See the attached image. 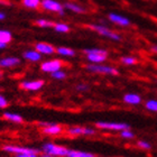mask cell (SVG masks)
Instances as JSON below:
<instances>
[{
	"instance_id": "21",
	"label": "cell",
	"mask_w": 157,
	"mask_h": 157,
	"mask_svg": "<svg viewBox=\"0 0 157 157\" xmlns=\"http://www.w3.org/2000/svg\"><path fill=\"white\" fill-rule=\"evenodd\" d=\"M66 157H99L90 151H78V149H70Z\"/></svg>"
},
{
	"instance_id": "12",
	"label": "cell",
	"mask_w": 157,
	"mask_h": 157,
	"mask_svg": "<svg viewBox=\"0 0 157 157\" xmlns=\"http://www.w3.org/2000/svg\"><path fill=\"white\" fill-rule=\"evenodd\" d=\"M21 59L17 56H5L0 59V69L7 70V69H13L20 65Z\"/></svg>"
},
{
	"instance_id": "9",
	"label": "cell",
	"mask_w": 157,
	"mask_h": 157,
	"mask_svg": "<svg viewBox=\"0 0 157 157\" xmlns=\"http://www.w3.org/2000/svg\"><path fill=\"white\" fill-rule=\"evenodd\" d=\"M65 132L70 136H94L97 134L93 127H85V126H71V127L66 128Z\"/></svg>"
},
{
	"instance_id": "18",
	"label": "cell",
	"mask_w": 157,
	"mask_h": 157,
	"mask_svg": "<svg viewBox=\"0 0 157 157\" xmlns=\"http://www.w3.org/2000/svg\"><path fill=\"white\" fill-rule=\"evenodd\" d=\"M64 8H65V10L72 11L73 13H78V15H83V13H86V9L84 7L76 2H73V1H66L64 3Z\"/></svg>"
},
{
	"instance_id": "31",
	"label": "cell",
	"mask_w": 157,
	"mask_h": 157,
	"mask_svg": "<svg viewBox=\"0 0 157 157\" xmlns=\"http://www.w3.org/2000/svg\"><path fill=\"white\" fill-rule=\"evenodd\" d=\"M9 105V101L3 94H0V109H6Z\"/></svg>"
},
{
	"instance_id": "29",
	"label": "cell",
	"mask_w": 157,
	"mask_h": 157,
	"mask_svg": "<svg viewBox=\"0 0 157 157\" xmlns=\"http://www.w3.org/2000/svg\"><path fill=\"white\" fill-rule=\"evenodd\" d=\"M136 145H137L138 148H140V149H143V151H149V149H151V147H153L149 141L144 140V139L138 140L137 143H136Z\"/></svg>"
},
{
	"instance_id": "33",
	"label": "cell",
	"mask_w": 157,
	"mask_h": 157,
	"mask_svg": "<svg viewBox=\"0 0 157 157\" xmlns=\"http://www.w3.org/2000/svg\"><path fill=\"white\" fill-rule=\"evenodd\" d=\"M151 52L154 53V54H157V44L151 46Z\"/></svg>"
},
{
	"instance_id": "4",
	"label": "cell",
	"mask_w": 157,
	"mask_h": 157,
	"mask_svg": "<svg viewBox=\"0 0 157 157\" xmlns=\"http://www.w3.org/2000/svg\"><path fill=\"white\" fill-rule=\"evenodd\" d=\"M70 149L67 147H65V146L54 144L52 141L44 143V144L42 145V148H40V151L52 155V156H54V157H66Z\"/></svg>"
},
{
	"instance_id": "27",
	"label": "cell",
	"mask_w": 157,
	"mask_h": 157,
	"mask_svg": "<svg viewBox=\"0 0 157 157\" xmlns=\"http://www.w3.org/2000/svg\"><path fill=\"white\" fill-rule=\"evenodd\" d=\"M144 107L148 111L157 112V100H155V99H149V100H147V101L145 102Z\"/></svg>"
},
{
	"instance_id": "35",
	"label": "cell",
	"mask_w": 157,
	"mask_h": 157,
	"mask_svg": "<svg viewBox=\"0 0 157 157\" xmlns=\"http://www.w3.org/2000/svg\"><path fill=\"white\" fill-rule=\"evenodd\" d=\"M39 157H54V156H52V155H49V154H46V153H40L39 154Z\"/></svg>"
},
{
	"instance_id": "20",
	"label": "cell",
	"mask_w": 157,
	"mask_h": 157,
	"mask_svg": "<svg viewBox=\"0 0 157 157\" xmlns=\"http://www.w3.org/2000/svg\"><path fill=\"white\" fill-rule=\"evenodd\" d=\"M42 0H21V6L26 9L36 10L40 8Z\"/></svg>"
},
{
	"instance_id": "8",
	"label": "cell",
	"mask_w": 157,
	"mask_h": 157,
	"mask_svg": "<svg viewBox=\"0 0 157 157\" xmlns=\"http://www.w3.org/2000/svg\"><path fill=\"white\" fill-rule=\"evenodd\" d=\"M63 66H64V62L59 59H47V61H44V62L40 63V71L44 73H47V74H52V73L59 71V70H63Z\"/></svg>"
},
{
	"instance_id": "5",
	"label": "cell",
	"mask_w": 157,
	"mask_h": 157,
	"mask_svg": "<svg viewBox=\"0 0 157 157\" xmlns=\"http://www.w3.org/2000/svg\"><path fill=\"white\" fill-rule=\"evenodd\" d=\"M3 151H6L8 154L18 155V154H40V151L36 148L27 147V146H19V145H13L7 144L3 145L1 148Z\"/></svg>"
},
{
	"instance_id": "19",
	"label": "cell",
	"mask_w": 157,
	"mask_h": 157,
	"mask_svg": "<svg viewBox=\"0 0 157 157\" xmlns=\"http://www.w3.org/2000/svg\"><path fill=\"white\" fill-rule=\"evenodd\" d=\"M56 54H59V56H63V57H74L76 55V52L72 47L59 46V47H56Z\"/></svg>"
},
{
	"instance_id": "38",
	"label": "cell",
	"mask_w": 157,
	"mask_h": 157,
	"mask_svg": "<svg viewBox=\"0 0 157 157\" xmlns=\"http://www.w3.org/2000/svg\"><path fill=\"white\" fill-rule=\"evenodd\" d=\"M0 118H1V117H0Z\"/></svg>"
},
{
	"instance_id": "1",
	"label": "cell",
	"mask_w": 157,
	"mask_h": 157,
	"mask_svg": "<svg viewBox=\"0 0 157 157\" xmlns=\"http://www.w3.org/2000/svg\"><path fill=\"white\" fill-rule=\"evenodd\" d=\"M83 54L85 56V59L88 63L93 64H100L108 59L109 53L107 49L100 48V47H89L83 49Z\"/></svg>"
},
{
	"instance_id": "32",
	"label": "cell",
	"mask_w": 157,
	"mask_h": 157,
	"mask_svg": "<svg viewBox=\"0 0 157 157\" xmlns=\"http://www.w3.org/2000/svg\"><path fill=\"white\" fill-rule=\"evenodd\" d=\"M15 157H39V154H18Z\"/></svg>"
},
{
	"instance_id": "3",
	"label": "cell",
	"mask_w": 157,
	"mask_h": 157,
	"mask_svg": "<svg viewBox=\"0 0 157 157\" xmlns=\"http://www.w3.org/2000/svg\"><path fill=\"white\" fill-rule=\"evenodd\" d=\"M84 67L88 72L95 73V74H102V75H118L119 74V71H118L117 67L107 65V64H103V63H100V64L88 63Z\"/></svg>"
},
{
	"instance_id": "15",
	"label": "cell",
	"mask_w": 157,
	"mask_h": 157,
	"mask_svg": "<svg viewBox=\"0 0 157 157\" xmlns=\"http://www.w3.org/2000/svg\"><path fill=\"white\" fill-rule=\"evenodd\" d=\"M122 101L128 105H139L143 101L140 94L138 93H134V92H130V93H126V94L122 97Z\"/></svg>"
},
{
	"instance_id": "2",
	"label": "cell",
	"mask_w": 157,
	"mask_h": 157,
	"mask_svg": "<svg viewBox=\"0 0 157 157\" xmlns=\"http://www.w3.org/2000/svg\"><path fill=\"white\" fill-rule=\"evenodd\" d=\"M86 26L92 30L97 33L98 35L102 37H105V38L110 39L112 42H121L122 40V37L119 33L115 32V30L110 29L109 27H107L105 25H100V24H88Z\"/></svg>"
},
{
	"instance_id": "24",
	"label": "cell",
	"mask_w": 157,
	"mask_h": 157,
	"mask_svg": "<svg viewBox=\"0 0 157 157\" xmlns=\"http://www.w3.org/2000/svg\"><path fill=\"white\" fill-rule=\"evenodd\" d=\"M34 24H35V26L39 27V28H53L54 26V23L46 18H37L34 21Z\"/></svg>"
},
{
	"instance_id": "30",
	"label": "cell",
	"mask_w": 157,
	"mask_h": 157,
	"mask_svg": "<svg viewBox=\"0 0 157 157\" xmlns=\"http://www.w3.org/2000/svg\"><path fill=\"white\" fill-rule=\"evenodd\" d=\"M75 89H76V91H78V92H86V91H89L90 86H89L88 83L81 82V83H78V84L75 85Z\"/></svg>"
},
{
	"instance_id": "13",
	"label": "cell",
	"mask_w": 157,
	"mask_h": 157,
	"mask_svg": "<svg viewBox=\"0 0 157 157\" xmlns=\"http://www.w3.org/2000/svg\"><path fill=\"white\" fill-rule=\"evenodd\" d=\"M34 48L36 49L37 52H39L42 55H53L56 53V47L53 46L52 44L46 42H38L35 44Z\"/></svg>"
},
{
	"instance_id": "36",
	"label": "cell",
	"mask_w": 157,
	"mask_h": 157,
	"mask_svg": "<svg viewBox=\"0 0 157 157\" xmlns=\"http://www.w3.org/2000/svg\"><path fill=\"white\" fill-rule=\"evenodd\" d=\"M7 47L6 44H3V43H0V51H2V49H5Z\"/></svg>"
},
{
	"instance_id": "16",
	"label": "cell",
	"mask_w": 157,
	"mask_h": 157,
	"mask_svg": "<svg viewBox=\"0 0 157 157\" xmlns=\"http://www.w3.org/2000/svg\"><path fill=\"white\" fill-rule=\"evenodd\" d=\"M42 54L39 52H37L36 49H27L23 53V59L28 61L30 63H38L42 61Z\"/></svg>"
},
{
	"instance_id": "23",
	"label": "cell",
	"mask_w": 157,
	"mask_h": 157,
	"mask_svg": "<svg viewBox=\"0 0 157 157\" xmlns=\"http://www.w3.org/2000/svg\"><path fill=\"white\" fill-rule=\"evenodd\" d=\"M13 40V33L8 29H0V43L8 45Z\"/></svg>"
},
{
	"instance_id": "6",
	"label": "cell",
	"mask_w": 157,
	"mask_h": 157,
	"mask_svg": "<svg viewBox=\"0 0 157 157\" xmlns=\"http://www.w3.org/2000/svg\"><path fill=\"white\" fill-rule=\"evenodd\" d=\"M40 8H43V10L48 11V13H57L59 16H64L65 15L64 5L59 2V0H42Z\"/></svg>"
},
{
	"instance_id": "7",
	"label": "cell",
	"mask_w": 157,
	"mask_h": 157,
	"mask_svg": "<svg viewBox=\"0 0 157 157\" xmlns=\"http://www.w3.org/2000/svg\"><path fill=\"white\" fill-rule=\"evenodd\" d=\"M95 127L100 130H109V131H119L124 129L130 128V126L126 122H118V121H97Z\"/></svg>"
},
{
	"instance_id": "22",
	"label": "cell",
	"mask_w": 157,
	"mask_h": 157,
	"mask_svg": "<svg viewBox=\"0 0 157 157\" xmlns=\"http://www.w3.org/2000/svg\"><path fill=\"white\" fill-rule=\"evenodd\" d=\"M53 29L59 34H67V33L71 32V27H70V25H67L66 23H62V21H59V23L54 24Z\"/></svg>"
},
{
	"instance_id": "17",
	"label": "cell",
	"mask_w": 157,
	"mask_h": 157,
	"mask_svg": "<svg viewBox=\"0 0 157 157\" xmlns=\"http://www.w3.org/2000/svg\"><path fill=\"white\" fill-rule=\"evenodd\" d=\"M2 118L5 120L13 122L16 124H21L24 122V118L21 115L17 113V112H11V111H5L2 113Z\"/></svg>"
},
{
	"instance_id": "26",
	"label": "cell",
	"mask_w": 157,
	"mask_h": 157,
	"mask_svg": "<svg viewBox=\"0 0 157 157\" xmlns=\"http://www.w3.org/2000/svg\"><path fill=\"white\" fill-rule=\"evenodd\" d=\"M49 75H51V78L53 80H55V81H64L67 78V73L64 70H59V71H56V72L52 73Z\"/></svg>"
},
{
	"instance_id": "11",
	"label": "cell",
	"mask_w": 157,
	"mask_h": 157,
	"mask_svg": "<svg viewBox=\"0 0 157 157\" xmlns=\"http://www.w3.org/2000/svg\"><path fill=\"white\" fill-rule=\"evenodd\" d=\"M108 19L110 23L115 24L119 27H129L131 25V21L129 18H127L124 15L117 13H110L108 15Z\"/></svg>"
},
{
	"instance_id": "14",
	"label": "cell",
	"mask_w": 157,
	"mask_h": 157,
	"mask_svg": "<svg viewBox=\"0 0 157 157\" xmlns=\"http://www.w3.org/2000/svg\"><path fill=\"white\" fill-rule=\"evenodd\" d=\"M42 132L44 135H46V136H59V135H62L64 132V128L62 126H59V124L52 122L49 126L43 127Z\"/></svg>"
},
{
	"instance_id": "10",
	"label": "cell",
	"mask_w": 157,
	"mask_h": 157,
	"mask_svg": "<svg viewBox=\"0 0 157 157\" xmlns=\"http://www.w3.org/2000/svg\"><path fill=\"white\" fill-rule=\"evenodd\" d=\"M45 85V81L42 78H34V80H24L19 83V88L21 90L29 92H37L42 90Z\"/></svg>"
},
{
	"instance_id": "25",
	"label": "cell",
	"mask_w": 157,
	"mask_h": 157,
	"mask_svg": "<svg viewBox=\"0 0 157 157\" xmlns=\"http://www.w3.org/2000/svg\"><path fill=\"white\" fill-rule=\"evenodd\" d=\"M120 62L122 63L124 65L132 66V65H136V64H137L138 59H137V57H135V56L126 55V56H121V57H120Z\"/></svg>"
},
{
	"instance_id": "34",
	"label": "cell",
	"mask_w": 157,
	"mask_h": 157,
	"mask_svg": "<svg viewBox=\"0 0 157 157\" xmlns=\"http://www.w3.org/2000/svg\"><path fill=\"white\" fill-rule=\"evenodd\" d=\"M6 17H7V15L3 11H0V21H2V20H5L6 19Z\"/></svg>"
},
{
	"instance_id": "37",
	"label": "cell",
	"mask_w": 157,
	"mask_h": 157,
	"mask_svg": "<svg viewBox=\"0 0 157 157\" xmlns=\"http://www.w3.org/2000/svg\"><path fill=\"white\" fill-rule=\"evenodd\" d=\"M2 78H3V72L1 71V70H0V80H1Z\"/></svg>"
},
{
	"instance_id": "28",
	"label": "cell",
	"mask_w": 157,
	"mask_h": 157,
	"mask_svg": "<svg viewBox=\"0 0 157 157\" xmlns=\"http://www.w3.org/2000/svg\"><path fill=\"white\" fill-rule=\"evenodd\" d=\"M119 135H120V137L122 138V139H127V140H130V139H134L135 138V132L131 130L130 128L121 130L120 132H119Z\"/></svg>"
}]
</instances>
